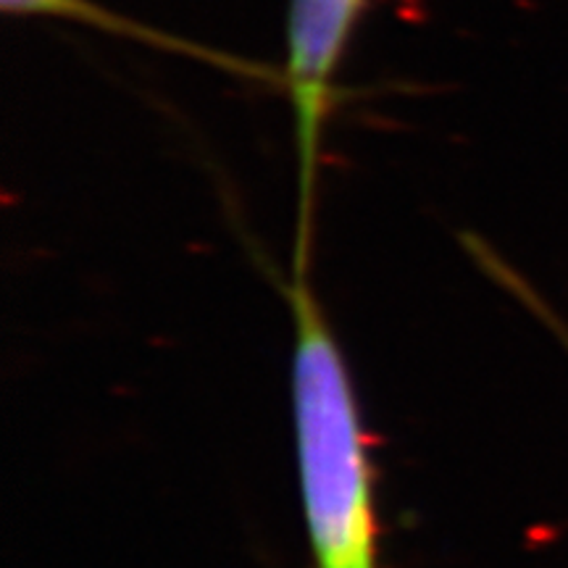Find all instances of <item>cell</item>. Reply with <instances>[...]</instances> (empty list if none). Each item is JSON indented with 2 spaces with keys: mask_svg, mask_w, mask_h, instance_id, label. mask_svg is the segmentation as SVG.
Masks as SVG:
<instances>
[{
  "mask_svg": "<svg viewBox=\"0 0 568 568\" xmlns=\"http://www.w3.org/2000/svg\"><path fill=\"white\" fill-rule=\"evenodd\" d=\"M3 11L9 17H42V19H67L77 21V24H88L92 30H101L116 38H130L140 45L155 48V51L174 53V55H187L201 63H209L213 69H222L226 74L245 77V80H261V82H274L284 88V74L274 71L266 63H255L247 59H237L224 51H213L209 45L193 42L187 38H176L172 32H163L159 27L142 24L138 19L122 17V13L105 9V6L95 3V0H0Z\"/></svg>",
  "mask_w": 568,
  "mask_h": 568,
  "instance_id": "3957f363",
  "label": "cell"
},
{
  "mask_svg": "<svg viewBox=\"0 0 568 568\" xmlns=\"http://www.w3.org/2000/svg\"><path fill=\"white\" fill-rule=\"evenodd\" d=\"M293 426L297 481L316 568H379L372 460L351 372L322 305L295 266Z\"/></svg>",
  "mask_w": 568,
  "mask_h": 568,
  "instance_id": "6da1fadb",
  "label": "cell"
},
{
  "mask_svg": "<svg viewBox=\"0 0 568 568\" xmlns=\"http://www.w3.org/2000/svg\"><path fill=\"white\" fill-rule=\"evenodd\" d=\"M493 272H495L497 276H500V280H503V282H508V284H510V287H514L518 295H524V301H529L531 305H535V308L539 311V314H545V318H548V322H550L552 326H556V329H558V335H564V339H566V345H568V329H566V326H560V324L556 322V316H552V314L548 316V311H545V308H542V305H539V303L535 301V293H529V295H527V290H524V284H518V282H514V274H510V272L506 274V268H503L500 264H497V266H493Z\"/></svg>",
  "mask_w": 568,
  "mask_h": 568,
  "instance_id": "277c9868",
  "label": "cell"
},
{
  "mask_svg": "<svg viewBox=\"0 0 568 568\" xmlns=\"http://www.w3.org/2000/svg\"><path fill=\"white\" fill-rule=\"evenodd\" d=\"M364 6L366 0H290L287 63L282 74L295 113L297 180H301L297 245L301 247H308L318 151H322L326 111L332 105L335 74Z\"/></svg>",
  "mask_w": 568,
  "mask_h": 568,
  "instance_id": "7a4b0ae2",
  "label": "cell"
}]
</instances>
